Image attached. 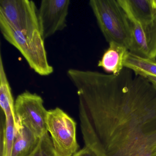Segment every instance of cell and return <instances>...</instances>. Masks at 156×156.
I'll return each mask as SVG.
<instances>
[{"label": "cell", "mask_w": 156, "mask_h": 156, "mask_svg": "<svg viewBox=\"0 0 156 156\" xmlns=\"http://www.w3.org/2000/svg\"><path fill=\"white\" fill-rule=\"evenodd\" d=\"M80 126L105 156H138L156 144V89L146 77L124 68L117 75L72 68Z\"/></svg>", "instance_id": "1"}, {"label": "cell", "mask_w": 156, "mask_h": 156, "mask_svg": "<svg viewBox=\"0 0 156 156\" xmlns=\"http://www.w3.org/2000/svg\"><path fill=\"white\" fill-rule=\"evenodd\" d=\"M89 5L107 41L119 44L129 51L132 43L131 26L118 0H91Z\"/></svg>", "instance_id": "2"}, {"label": "cell", "mask_w": 156, "mask_h": 156, "mask_svg": "<svg viewBox=\"0 0 156 156\" xmlns=\"http://www.w3.org/2000/svg\"><path fill=\"white\" fill-rule=\"evenodd\" d=\"M0 31L3 38L17 49L24 57L31 69L41 76H48L54 72L49 63L41 34L28 36L13 28L0 14Z\"/></svg>", "instance_id": "3"}, {"label": "cell", "mask_w": 156, "mask_h": 156, "mask_svg": "<svg viewBox=\"0 0 156 156\" xmlns=\"http://www.w3.org/2000/svg\"><path fill=\"white\" fill-rule=\"evenodd\" d=\"M46 125L56 156H73L79 148L74 119L56 108L48 110Z\"/></svg>", "instance_id": "4"}, {"label": "cell", "mask_w": 156, "mask_h": 156, "mask_svg": "<svg viewBox=\"0 0 156 156\" xmlns=\"http://www.w3.org/2000/svg\"><path fill=\"white\" fill-rule=\"evenodd\" d=\"M15 113L17 122L28 128L38 137L48 132V111L39 95L27 91L19 95L15 101Z\"/></svg>", "instance_id": "5"}, {"label": "cell", "mask_w": 156, "mask_h": 156, "mask_svg": "<svg viewBox=\"0 0 156 156\" xmlns=\"http://www.w3.org/2000/svg\"><path fill=\"white\" fill-rule=\"evenodd\" d=\"M0 14L13 28L25 35L41 34L38 9L32 1L1 0Z\"/></svg>", "instance_id": "6"}, {"label": "cell", "mask_w": 156, "mask_h": 156, "mask_svg": "<svg viewBox=\"0 0 156 156\" xmlns=\"http://www.w3.org/2000/svg\"><path fill=\"white\" fill-rule=\"evenodd\" d=\"M132 43L129 52L146 59H156V15L129 20Z\"/></svg>", "instance_id": "7"}, {"label": "cell", "mask_w": 156, "mask_h": 156, "mask_svg": "<svg viewBox=\"0 0 156 156\" xmlns=\"http://www.w3.org/2000/svg\"><path fill=\"white\" fill-rule=\"evenodd\" d=\"M69 0H43L38 9L40 32L44 40L67 26Z\"/></svg>", "instance_id": "8"}, {"label": "cell", "mask_w": 156, "mask_h": 156, "mask_svg": "<svg viewBox=\"0 0 156 156\" xmlns=\"http://www.w3.org/2000/svg\"><path fill=\"white\" fill-rule=\"evenodd\" d=\"M129 52V50L123 45L115 42L110 43L98 66L108 74L118 75L125 68L124 63Z\"/></svg>", "instance_id": "9"}, {"label": "cell", "mask_w": 156, "mask_h": 156, "mask_svg": "<svg viewBox=\"0 0 156 156\" xmlns=\"http://www.w3.org/2000/svg\"><path fill=\"white\" fill-rule=\"evenodd\" d=\"M17 133L11 156H29L36 149L41 138L25 126L17 122Z\"/></svg>", "instance_id": "10"}, {"label": "cell", "mask_w": 156, "mask_h": 156, "mask_svg": "<svg viewBox=\"0 0 156 156\" xmlns=\"http://www.w3.org/2000/svg\"><path fill=\"white\" fill-rule=\"evenodd\" d=\"M124 67L146 78L148 76L156 77V59L142 58L129 52L124 63Z\"/></svg>", "instance_id": "11"}, {"label": "cell", "mask_w": 156, "mask_h": 156, "mask_svg": "<svg viewBox=\"0 0 156 156\" xmlns=\"http://www.w3.org/2000/svg\"><path fill=\"white\" fill-rule=\"evenodd\" d=\"M17 125L15 113L5 116V123L2 127L1 156H11L17 133Z\"/></svg>", "instance_id": "12"}, {"label": "cell", "mask_w": 156, "mask_h": 156, "mask_svg": "<svg viewBox=\"0 0 156 156\" xmlns=\"http://www.w3.org/2000/svg\"><path fill=\"white\" fill-rule=\"evenodd\" d=\"M29 156H56L49 132L41 138L38 147Z\"/></svg>", "instance_id": "13"}, {"label": "cell", "mask_w": 156, "mask_h": 156, "mask_svg": "<svg viewBox=\"0 0 156 156\" xmlns=\"http://www.w3.org/2000/svg\"><path fill=\"white\" fill-rule=\"evenodd\" d=\"M73 156H96L94 151L89 148L85 146L83 148L77 151Z\"/></svg>", "instance_id": "14"}, {"label": "cell", "mask_w": 156, "mask_h": 156, "mask_svg": "<svg viewBox=\"0 0 156 156\" xmlns=\"http://www.w3.org/2000/svg\"><path fill=\"white\" fill-rule=\"evenodd\" d=\"M146 78L152 84V85L156 89V77L152 76H148Z\"/></svg>", "instance_id": "15"}, {"label": "cell", "mask_w": 156, "mask_h": 156, "mask_svg": "<svg viewBox=\"0 0 156 156\" xmlns=\"http://www.w3.org/2000/svg\"><path fill=\"white\" fill-rule=\"evenodd\" d=\"M151 156H156V144L155 145L151 150Z\"/></svg>", "instance_id": "16"}, {"label": "cell", "mask_w": 156, "mask_h": 156, "mask_svg": "<svg viewBox=\"0 0 156 156\" xmlns=\"http://www.w3.org/2000/svg\"><path fill=\"white\" fill-rule=\"evenodd\" d=\"M152 4H153V6L156 9V0H152Z\"/></svg>", "instance_id": "17"}]
</instances>
